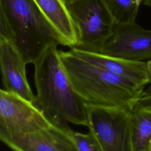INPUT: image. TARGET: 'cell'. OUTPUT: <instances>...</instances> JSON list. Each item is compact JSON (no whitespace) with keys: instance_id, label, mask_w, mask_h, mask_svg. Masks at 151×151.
<instances>
[{"instance_id":"9c48e42d","label":"cell","mask_w":151,"mask_h":151,"mask_svg":"<svg viewBox=\"0 0 151 151\" xmlns=\"http://www.w3.org/2000/svg\"><path fill=\"white\" fill-rule=\"evenodd\" d=\"M70 51L83 60L126 78L142 87L145 88L151 81V73L147 62L129 60L76 48H71Z\"/></svg>"},{"instance_id":"30bf717a","label":"cell","mask_w":151,"mask_h":151,"mask_svg":"<svg viewBox=\"0 0 151 151\" xmlns=\"http://www.w3.org/2000/svg\"><path fill=\"white\" fill-rule=\"evenodd\" d=\"M71 129L53 123L28 134L11 149L14 151H78L70 134Z\"/></svg>"},{"instance_id":"52a82bcc","label":"cell","mask_w":151,"mask_h":151,"mask_svg":"<svg viewBox=\"0 0 151 151\" xmlns=\"http://www.w3.org/2000/svg\"><path fill=\"white\" fill-rule=\"evenodd\" d=\"M100 53L137 61L151 60V30L136 22L115 23L113 34Z\"/></svg>"},{"instance_id":"e0dca14e","label":"cell","mask_w":151,"mask_h":151,"mask_svg":"<svg viewBox=\"0 0 151 151\" xmlns=\"http://www.w3.org/2000/svg\"><path fill=\"white\" fill-rule=\"evenodd\" d=\"M147 64L148 70H149V72L151 73V60H149V61H147Z\"/></svg>"},{"instance_id":"7a4b0ae2","label":"cell","mask_w":151,"mask_h":151,"mask_svg":"<svg viewBox=\"0 0 151 151\" xmlns=\"http://www.w3.org/2000/svg\"><path fill=\"white\" fill-rule=\"evenodd\" d=\"M72 86L86 105L132 110L145 88L80 58L58 50Z\"/></svg>"},{"instance_id":"ac0fdd59","label":"cell","mask_w":151,"mask_h":151,"mask_svg":"<svg viewBox=\"0 0 151 151\" xmlns=\"http://www.w3.org/2000/svg\"><path fill=\"white\" fill-rule=\"evenodd\" d=\"M64 1H65V0H64Z\"/></svg>"},{"instance_id":"6da1fadb","label":"cell","mask_w":151,"mask_h":151,"mask_svg":"<svg viewBox=\"0 0 151 151\" xmlns=\"http://www.w3.org/2000/svg\"><path fill=\"white\" fill-rule=\"evenodd\" d=\"M58 45L48 47L34 63L35 104L53 123L87 126L86 104L74 89L60 57Z\"/></svg>"},{"instance_id":"3957f363","label":"cell","mask_w":151,"mask_h":151,"mask_svg":"<svg viewBox=\"0 0 151 151\" xmlns=\"http://www.w3.org/2000/svg\"><path fill=\"white\" fill-rule=\"evenodd\" d=\"M0 9L11 27L12 40L26 64H34L60 38L34 0H0Z\"/></svg>"},{"instance_id":"5b68a950","label":"cell","mask_w":151,"mask_h":151,"mask_svg":"<svg viewBox=\"0 0 151 151\" xmlns=\"http://www.w3.org/2000/svg\"><path fill=\"white\" fill-rule=\"evenodd\" d=\"M51 122L34 103L1 88L0 139L11 149L28 134L49 126Z\"/></svg>"},{"instance_id":"8992f818","label":"cell","mask_w":151,"mask_h":151,"mask_svg":"<svg viewBox=\"0 0 151 151\" xmlns=\"http://www.w3.org/2000/svg\"><path fill=\"white\" fill-rule=\"evenodd\" d=\"M87 127L103 151H133L131 110L86 105Z\"/></svg>"},{"instance_id":"7c38bea8","label":"cell","mask_w":151,"mask_h":151,"mask_svg":"<svg viewBox=\"0 0 151 151\" xmlns=\"http://www.w3.org/2000/svg\"><path fill=\"white\" fill-rule=\"evenodd\" d=\"M130 123L133 151H150L151 112L133 109Z\"/></svg>"},{"instance_id":"ba28073f","label":"cell","mask_w":151,"mask_h":151,"mask_svg":"<svg viewBox=\"0 0 151 151\" xmlns=\"http://www.w3.org/2000/svg\"><path fill=\"white\" fill-rule=\"evenodd\" d=\"M26 64L12 41L0 40V65L4 89L35 103V95L26 76Z\"/></svg>"},{"instance_id":"8fae6325","label":"cell","mask_w":151,"mask_h":151,"mask_svg":"<svg viewBox=\"0 0 151 151\" xmlns=\"http://www.w3.org/2000/svg\"><path fill=\"white\" fill-rule=\"evenodd\" d=\"M59 37L60 45L75 47L77 35L64 0H34Z\"/></svg>"},{"instance_id":"9a60e30c","label":"cell","mask_w":151,"mask_h":151,"mask_svg":"<svg viewBox=\"0 0 151 151\" xmlns=\"http://www.w3.org/2000/svg\"><path fill=\"white\" fill-rule=\"evenodd\" d=\"M133 109H140L151 112V81L145 87L142 93L135 103Z\"/></svg>"},{"instance_id":"5bb4252c","label":"cell","mask_w":151,"mask_h":151,"mask_svg":"<svg viewBox=\"0 0 151 151\" xmlns=\"http://www.w3.org/2000/svg\"><path fill=\"white\" fill-rule=\"evenodd\" d=\"M70 133L78 151H103L98 140L91 132L82 133L71 129Z\"/></svg>"},{"instance_id":"2e32d148","label":"cell","mask_w":151,"mask_h":151,"mask_svg":"<svg viewBox=\"0 0 151 151\" xmlns=\"http://www.w3.org/2000/svg\"><path fill=\"white\" fill-rule=\"evenodd\" d=\"M143 3L144 5L151 8V0H143Z\"/></svg>"},{"instance_id":"4fadbf2b","label":"cell","mask_w":151,"mask_h":151,"mask_svg":"<svg viewBox=\"0 0 151 151\" xmlns=\"http://www.w3.org/2000/svg\"><path fill=\"white\" fill-rule=\"evenodd\" d=\"M115 23L135 22L139 6L143 0H103Z\"/></svg>"},{"instance_id":"277c9868","label":"cell","mask_w":151,"mask_h":151,"mask_svg":"<svg viewBox=\"0 0 151 151\" xmlns=\"http://www.w3.org/2000/svg\"><path fill=\"white\" fill-rule=\"evenodd\" d=\"M77 32L74 47L100 53L111 36L114 19L103 0H65Z\"/></svg>"}]
</instances>
